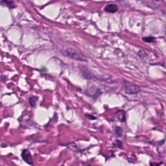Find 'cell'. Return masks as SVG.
Masks as SVG:
<instances>
[{
	"label": "cell",
	"mask_w": 166,
	"mask_h": 166,
	"mask_svg": "<svg viewBox=\"0 0 166 166\" xmlns=\"http://www.w3.org/2000/svg\"><path fill=\"white\" fill-rule=\"evenodd\" d=\"M64 55L69 57V58L73 59L76 60L80 61H86V56L81 53L79 51L75 49L71 48V47H67L63 51Z\"/></svg>",
	"instance_id": "1"
},
{
	"label": "cell",
	"mask_w": 166,
	"mask_h": 166,
	"mask_svg": "<svg viewBox=\"0 0 166 166\" xmlns=\"http://www.w3.org/2000/svg\"><path fill=\"white\" fill-rule=\"evenodd\" d=\"M125 91L127 94H136L140 91V87L130 83H125Z\"/></svg>",
	"instance_id": "2"
},
{
	"label": "cell",
	"mask_w": 166,
	"mask_h": 166,
	"mask_svg": "<svg viewBox=\"0 0 166 166\" xmlns=\"http://www.w3.org/2000/svg\"><path fill=\"white\" fill-rule=\"evenodd\" d=\"M86 93L90 96L95 98L97 97L101 94L100 90L95 85H93V84H90V85L88 86Z\"/></svg>",
	"instance_id": "3"
},
{
	"label": "cell",
	"mask_w": 166,
	"mask_h": 166,
	"mask_svg": "<svg viewBox=\"0 0 166 166\" xmlns=\"http://www.w3.org/2000/svg\"><path fill=\"white\" fill-rule=\"evenodd\" d=\"M22 157L23 160H24L27 164H28L29 165H33V164L32 155L28 150L25 149V150H23L22 151Z\"/></svg>",
	"instance_id": "4"
},
{
	"label": "cell",
	"mask_w": 166,
	"mask_h": 166,
	"mask_svg": "<svg viewBox=\"0 0 166 166\" xmlns=\"http://www.w3.org/2000/svg\"><path fill=\"white\" fill-rule=\"evenodd\" d=\"M118 11V7L115 4L107 5L104 7V11L108 13H114Z\"/></svg>",
	"instance_id": "5"
},
{
	"label": "cell",
	"mask_w": 166,
	"mask_h": 166,
	"mask_svg": "<svg viewBox=\"0 0 166 166\" xmlns=\"http://www.w3.org/2000/svg\"><path fill=\"white\" fill-rule=\"evenodd\" d=\"M0 3L3 6H7L9 9H14L16 7L14 3L12 1H0Z\"/></svg>",
	"instance_id": "6"
},
{
	"label": "cell",
	"mask_w": 166,
	"mask_h": 166,
	"mask_svg": "<svg viewBox=\"0 0 166 166\" xmlns=\"http://www.w3.org/2000/svg\"><path fill=\"white\" fill-rule=\"evenodd\" d=\"M116 116L117 119L119 120L120 121L123 122L126 120V114L123 111H119L116 113Z\"/></svg>",
	"instance_id": "7"
},
{
	"label": "cell",
	"mask_w": 166,
	"mask_h": 166,
	"mask_svg": "<svg viewBox=\"0 0 166 166\" xmlns=\"http://www.w3.org/2000/svg\"><path fill=\"white\" fill-rule=\"evenodd\" d=\"M38 101V97L36 96H32L29 98V103L30 106L35 107L36 105L37 101Z\"/></svg>",
	"instance_id": "8"
},
{
	"label": "cell",
	"mask_w": 166,
	"mask_h": 166,
	"mask_svg": "<svg viewBox=\"0 0 166 166\" xmlns=\"http://www.w3.org/2000/svg\"><path fill=\"white\" fill-rule=\"evenodd\" d=\"M142 40H144L145 42L147 43H153L155 41V38L152 36H147V37H144Z\"/></svg>",
	"instance_id": "9"
},
{
	"label": "cell",
	"mask_w": 166,
	"mask_h": 166,
	"mask_svg": "<svg viewBox=\"0 0 166 166\" xmlns=\"http://www.w3.org/2000/svg\"><path fill=\"white\" fill-rule=\"evenodd\" d=\"M138 55H139V57H140L141 59H145L147 57V53L144 51L143 50H141V51H140L138 52Z\"/></svg>",
	"instance_id": "10"
},
{
	"label": "cell",
	"mask_w": 166,
	"mask_h": 166,
	"mask_svg": "<svg viewBox=\"0 0 166 166\" xmlns=\"http://www.w3.org/2000/svg\"><path fill=\"white\" fill-rule=\"evenodd\" d=\"M121 132H122L121 128H120V127H116V133L117 136H121Z\"/></svg>",
	"instance_id": "11"
},
{
	"label": "cell",
	"mask_w": 166,
	"mask_h": 166,
	"mask_svg": "<svg viewBox=\"0 0 166 166\" xmlns=\"http://www.w3.org/2000/svg\"><path fill=\"white\" fill-rule=\"evenodd\" d=\"M86 116L88 118H89L90 120H96L97 119L96 117H95L94 116H91V115H90V114H86Z\"/></svg>",
	"instance_id": "12"
},
{
	"label": "cell",
	"mask_w": 166,
	"mask_h": 166,
	"mask_svg": "<svg viewBox=\"0 0 166 166\" xmlns=\"http://www.w3.org/2000/svg\"><path fill=\"white\" fill-rule=\"evenodd\" d=\"M162 163L157 164V163H151V166H160Z\"/></svg>",
	"instance_id": "13"
},
{
	"label": "cell",
	"mask_w": 166,
	"mask_h": 166,
	"mask_svg": "<svg viewBox=\"0 0 166 166\" xmlns=\"http://www.w3.org/2000/svg\"><path fill=\"white\" fill-rule=\"evenodd\" d=\"M61 166H64V165H61Z\"/></svg>",
	"instance_id": "14"
}]
</instances>
